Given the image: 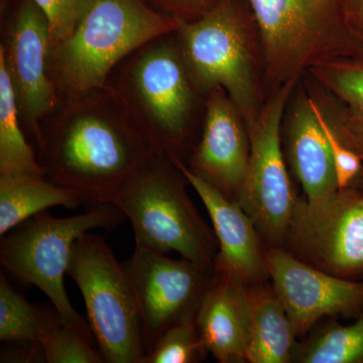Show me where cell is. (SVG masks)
I'll use <instances>...</instances> for the list:
<instances>
[{"label":"cell","mask_w":363,"mask_h":363,"mask_svg":"<svg viewBox=\"0 0 363 363\" xmlns=\"http://www.w3.org/2000/svg\"><path fill=\"white\" fill-rule=\"evenodd\" d=\"M200 337L221 363L247 362L250 306L247 286L214 271L195 316Z\"/></svg>","instance_id":"obj_16"},{"label":"cell","mask_w":363,"mask_h":363,"mask_svg":"<svg viewBox=\"0 0 363 363\" xmlns=\"http://www.w3.org/2000/svg\"><path fill=\"white\" fill-rule=\"evenodd\" d=\"M62 324L58 312H48L28 302L0 274V340L9 344L40 343L48 332Z\"/></svg>","instance_id":"obj_22"},{"label":"cell","mask_w":363,"mask_h":363,"mask_svg":"<svg viewBox=\"0 0 363 363\" xmlns=\"http://www.w3.org/2000/svg\"><path fill=\"white\" fill-rule=\"evenodd\" d=\"M250 2L267 73L281 86L297 81L301 72L318 62L341 56L336 52L339 40H350L341 16V0Z\"/></svg>","instance_id":"obj_8"},{"label":"cell","mask_w":363,"mask_h":363,"mask_svg":"<svg viewBox=\"0 0 363 363\" xmlns=\"http://www.w3.org/2000/svg\"><path fill=\"white\" fill-rule=\"evenodd\" d=\"M20 109L4 62L0 59V175H45L21 130Z\"/></svg>","instance_id":"obj_21"},{"label":"cell","mask_w":363,"mask_h":363,"mask_svg":"<svg viewBox=\"0 0 363 363\" xmlns=\"http://www.w3.org/2000/svg\"><path fill=\"white\" fill-rule=\"evenodd\" d=\"M201 140L187 166L236 201L247 177L250 143L247 124L225 91L208 93Z\"/></svg>","instance_id":"obj_14"},{"label":"cell","mask_w":363,"mask_h":363,"mask_svg":"<svg viewBox=\"0 0 363 363\" xmlns=\"http://www.w3.org/2000/svg\"><path fill=\"white\" fill-rule=\"evenodd\" d=\"M297 81L279 86L252 125L250 155L245 183L236 202L250 217L259 235L274 247L286 241L298 198L281 147V123Z\"/></svg>","instance_id":"obj_9"},{"label":"cell","mask_w":363,"mask_h":363,"mask_svg":"<svg viewBox=\"0 0 363 363\" xmlns=\"http://www.w3.org/2000/svg\"><path fill=\"white\" fill-rule=\"evenodd\" d=\"M311 105L318 121L323 128L325 135L328 138L329 145H330L339 190L350 188L351 182L354 180L362 171V157L341 142L340 138L332 128L331 124L321 107L312 98Z\"/></svg>","instance_id":"obj_26"},{"label":"cell","mask_w":363,"mask_h":363,"mask_svg":"<svg viewBox=\"0 0 363 363\" xmlns=\"http://www.w3.org/2000/svg\"><path fill=\"white\" fill-rule=\"evenodd\" d=\"M4 38L0 59L13 86L21 123L37 142L40 123L60 99L51 74L54 42L49 21L33 0H21Z\"/></svg>","instance_id":"obj_12"},{"label":"cell","mask_w":363,"mask_h":363,"mask_svg":"<svg viewBox=\"0 0 363 363\" xmlns=\"http://www.w3.org/2000/svg\"><path fill=\"white\" fill-rule=\"evenodd\" d=\"M250 306L247 362L286 363L294 357L295 333L274 289L247 288Z\"/></svg>","instance_id":"obj_19"},{"label":"cell","mask_w":363,"mask_h":363,"mask_svg":"<svg viewBox=\"0 0 363 363\" xmlns=\"http://www.w3.org/2000/svg\"><path fill=\"white\" fill-rule=\"evenodd\" d=\"M289 150L294 173L309 201L339 190L333 157L311 98H303L294 108L289 125Z\"/></svg>","instance_id":"obj_17"},{"label":"cell","mask_w":363,"mask_h":363,"mask_svg":"<svg viewBox=\"0 0 363 363\" xmlns=\"http://www.w3.org/2000/svg\"><path fill=\"white\" fill-rule=\"evenodd\" d=\"M177 43L198 92L222 88L247 128L259 114L247 28L233 0H216L192 21H179Z\"/></svg>","instance_id":"obj_6"},{"label":"cell","mask_w":363,"mask_h":363,"mask_svg":"<svg viewBox=\"0 0 363 363\" xmlns=\"http://www.w3.org/2000/svg\"><path fill=\"white\" fill-rule=\"evenodd\" d=\"M123 264L135 295L147 354L169 329L195 318L214 269L140 247Z\"/></svg>","instance_id":"obj_11"},{"label":"cell","mask_w":363,"mask_h":363,"mask_svg":"<svg viewBox=\"0 0 363 363\" xmlns=\"http://www.w3.org/2000/svg\"><path fill=\"white\" fill-rule=\"evenodd\" d=\"M178 26L179 21L145 0H92L73 33L52 47L59 98L104 87L121 62Z\"/></svg>","instance_id":"obj_2"},{"label":"cell","mask_w":363,"mask_h":363,"mask_svg":"<svg viewBox=\"0 0 363 363\" xmlns=\"http://www.w3.org/2000/svg\"><path fill=\"white\" fill-rule=\"evenodd\" d=\"M157 11L177 21H192L214 6L216 0H145Z\"/></svg>","instance_id":"obj_28"},{"label":"cell","mask_w":363,"mask_h":363,"mask_svg":"<svg viewBox=\"0 0 363 363\" xmlns=\"http://www.w3.org/2000/svg\"><path fill=\"white\" fill-rule=\"evenodd\" d=\"M91 339L63 324L54 327L40 340L44 359L49 363H104L100 351L91 346Z\"/></svg>","instance_id":"obj_25"},{"label":"cell","mask_w":363,"mask_h":363,"mask_svg":"<svg viewBox=\"0 0 363 363\" xmlns=\"http://www.w3.org/2000/svg\"><path fill=\"white\" fill-rule=\"evenodd\" d=\"M286 240L293 255L338 278L363 279V195L346 188L298 198Z\"/></svg>","instance_id":"obj_10"},{"label":"cell","mask_w":363,"mask_h":363,"mask_svg":"<svg viewBox=\"0 0 363 363\" xmlns=\"http://www.w3.org/2000/svg\"><path fill=\"white\" fill-rule=\"evenodd\" d=\"M304 363H363V313L351 325H334L294 352Z\"/></svg>","instance_id":"obj_23"},{"label":"cell","mask_w":363,"mask_h":363,"mask_svg":"<svg viewBox=\"0 0 363 363\" xmlns=\"http://www.w3.org/2000/svg\"><path fill=\"white\" fill-rule=\"evenodd\" d=\"M40 7L51 28L54 44L65 40L75 30L92 0H33Z\"/></svg>","instance_id":"obj_27"},{"label":"cell","mask_w":363,"mask_h":363,"mask_svg":"<svg viewBox=\"0 0 363 363\" xmlns=\"http://www.w3.org/2000/svg\"><path fill=\"white\" fill-rule=\"evenodd\" d=\"M206 352L195 318H190L169 329L140 363L198 362Z\"/></svg>","instance_id":"obj_24"},{"label":"cell","mask_w":363,"mask_h":363,"mask_svg":"<svg viewBox=\"0 0 363 363\" xmlns=\"http://www.w3.org/2000/svg\"><path fill=\"white\" fill-rule=\"evenodd\" d=\"M86 204L78 193L45 175H0V235L50 207L76 209Z\"/></svg>","instance_id":"obj_20"},{"label":"cell","mask_w":363,"mask_h":363,"mask_svg":"<svg viewBox=\"0 0 363 363\" xmlns=\"http://www.w3.org/2000/svg\"><path fill=\"white\" fill-rule=\"evenodd\" d=\"M341 16L348 37L363 48V0H341Z\"/></svg>","instance_id":"obj_29"},{"label":"cell","mask_w":363,"mask_h":363,"mask_svg":"<svg viewBox=\"0 0 363 363\" xmlns=\"http://www.w3.org/2000/svg\"><path fill=\"white\" fill-rule=\"evenodd\" d=\"M125 218L112 204L93 206L86 213L58 218L39 213L2 236L0 262L16 277L37 286L50 298L64 326L92 340L89 322L72 306L64 285L74 243L95 228H116Z\"/></svg>","instance_id":"obj_5"},{"label":"cell","mask_w":363,"mask_h":363,"mask_svg":"<svg viewBox=\"0 0 363 363\" xmlns=\"http://www.w3.org/2000/svg\"><path fill=\"white\" fill-rule=\"evenodd\" d=\"M67 274L84 298L88 322L108 363H140L142 327L123 264L102 236L87 233L74 243Z\"/></svg>","instance_id":"obj_7"},{"label":"cell","mask_w":363,"mask_h":363,"mask_svg":"<svg viewBox=\"0 0 363 363\" xmlns=\"http://www.w3.org/2000/svg\"><path fill=\"white\" fill-rule=\"evenodd\" d=\"M199 195L206 207L219 252L214 271L226 274L245 285H252L269 276L266 253L260 247L259 233L247 212L181 161H173Z\"/></svg>","instance_id":"obj_15"},{"label":"cell","mask_w":363,"mask_h":363,"mask_svg":"<svg viewBox=\"0 0 363 363\" xmlns=\"http://www.w3.org/2000/svg\"><path fill=\"white\" fill-rule=\"evenodd\" d=\"M157 152L182 161L196 89L175 33L143 45L121 62L108 81Z\"/></svg>","instance_id":"obj_3"},{"label":"cell","mask_w":363,"mask_h":363,"mask_svg":"<svg viewBox=\"0 0 363 363\" xmlns=\"http://www.w3.org/2000/svg\"><path fill=\"white\" fill-rule=\"evenodd\" d=\"M274 290L285 307L296 337L325 316L363 309V281L332 276L279 247L266 252Z\"/></svg>","instance_id":"obj_13"},{"label":"cell","mask_w":363,"mask_h":363,"mask_svg":"<svg viewBox=\"0 0 363 363\" xmlns=\"http://www.w3.org/2000/svg\"><path fill=\"white\" fill-rule=\"evenodd\" d=\"M310 71L343 107L340 117L328 119L332 128L363 160V57H333L318 62Z\"/></svg>","instance_id":"obj_18"},{"label":"cell","mask_w":363,"mask_h":363,"mask_svg":"<svg viewBox=\"0 0 363 363\" xmlns=\"http://www.w3.org/2000/svg\"><path fill=\"white\" fill-rule=\"evenodd\" d=\"M187 179L171 159L157 152L112 200L130 220L135 247L176 252L214 269L218 245L185 190Z\"/></svg>","instance_id":"obj_4"},{"label":"cell","mask_w":363,"mask_h":363,"mask_svg":"<svg viewBox=\"0 0 363 363\" xmlns=\"http://www.w3.org/2000/svg\"><path fill=\"white\" fill-rule=\"evenodd\" d=\"M45 177L78 193L86 204H111L157 154L109 83L60 98L40 123L37 140Z\"/></svg>","instance_id":"obj_1"}]
</instances>
